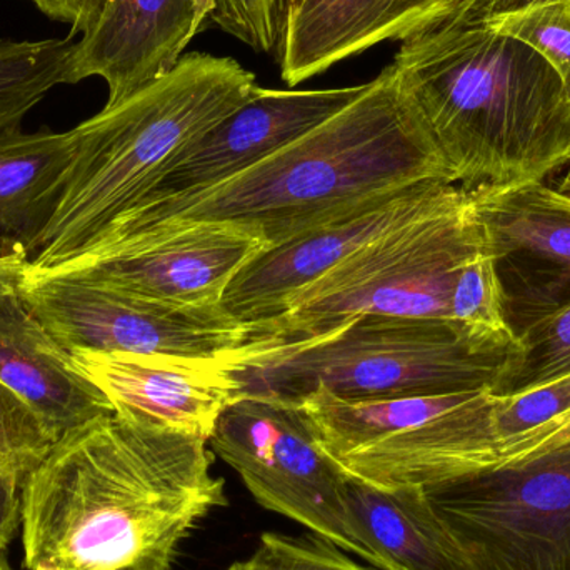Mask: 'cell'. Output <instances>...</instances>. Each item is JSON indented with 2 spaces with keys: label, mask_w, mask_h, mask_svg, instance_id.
<instances>
[{
  "label": "cell",
  "mask_w": 570,
  "mask_h": 570,
  "mask_svg": "<svg viewBox=\"0 0 570 570\" xmlns=\"http://www.w3.org/2000/svg\"><path fill=\"white\" fill-rule=\"evenodd\" d=\"M209 441L114 412L60 438L20 485L27 570H170L217 508Z\"/></svg>",
  "instance_id": "cell-1"
},
{
  "label": "cell",
  "mask_w": 570,
  "mask_h": 570,
  "mask_svg": "<svg viewBox=\"0 0 570 570\" xmlns=\"http://www.w3.org/2000/svg\"><path fill=\"white\" fill-rule=\"evenodd\" d=\"M428 183L454 177L389 66L354 102L279 153L203 193L130 210L94 246L187 224H226L271 249Z\"/></svg>",
  "instance_id": "cell-2"
},
{
  "label": "cell",
  "mask_w": 570,
  "mask_h": 570,
  "mask_svg": "<svg viewBox=\"0 0 570 570\" xmlns=\"http://www.w3.org/2000/svg\"><path fill=\"white\" fill-rule=\"evenodd\" d=\"M392 69L455 184L546 180L570 160V96L521 40L485 23L424 20Z\"/></svg>",
  "instance_id": "cell-3"
},
{
  "label": "cell",
  "mask_w": 570,
  "mask_h": 570,
  "mask_svg": "<svg viewBox=\"0 0 570 570\" xmlns=\"http://www.w3.org/2000/svg\"><path fill=\"white\" fill-rule=\"evenodd\" d=\"M254 89L256 76L236 59L189 53L163 79L73 127L62 196L30 267L53 269L86 253Z\"/></svg>",
  "instance_id": "cell-4"
},
{
  "label": "cell",
  "mask_w": 570,
  "mask_h": 570,
  "mask_svg": "<svg viewBox=\"0 0 570 570\" xmlns=\"http://www.w3.org/2000/svg\"><path fill=\"white\" fill-rule=\"evenodd\" d=\"M511 332L442 318L365 315L321 337L226 358L239 397L297 402L315 387L344 401L494 392L519 355Z\"/></svg>",
  "instance_id": "cell-5"
},
{
  "label": "cell",
  "mask_w": 570,
  "mask_h": 570,
  "mask_svg": "<svg viewBox=\"0 0 570 570\" xmlns=\"http://www.w3.org/2000/svg\"><path fill=\"white\" fill-rule=\"evenodd\" d=\"M481 250L471 194L458 184L434 209L375 237L298 292L279 317L249 325L243 348L298 344L365 315L451 321L455 277Z\"/></svg>",
  "instance_id": "cell-6"
},
{
  "label": "cell",
  "mask_w": 570,
  "mask_h": 570,
  "mask_svg": "<svg viewBox=\"0 0 570 570\" xmlns=\"http://www.w3.org/2000/svg\"><path fill=\"white\" fill-rule=\"evenodd\" d=\"M291 404L347 478L389 491L439 488L498 445L491 391L354 402L318 385Z\"/></svg>",
  "instance_id": "cell-7"
},
{
  "label": "cell",
  "mask_w": 570,
  "mask_h": 570,
  "mask_svg": "<svg viewBox=\"0 0 570 570\" xmlns=\"http://www.w3.org/2000/svg\"><path fill=\"white\" fill-rule=\"evenodd\" d=\"M471 570H570V432L534 429L429 489Z\"/></svg>",
  "instance_id": "cell-8"
},
{
  "label": "cell",
  "mask_w": 570,
  "mask_h": 570,
  "mask_svg": "<svg viewBox=\"0 0 570 570\" xmlns=\"http://www.w3.org/2000/svg\"><path fill=\"white\" fill-rule=\"evenodd\" d=\"M50 335L73 354H140L226 361L247 325L223 305L186 307L110 285L27 267L17 287Z\"/></svg>",
  "instance_id": "cell-9"
},
{
  "label": "cell",
  "mask_w": 570,
  "mask_h": 570,
  "mask_svg": "<svg viewBox=\"0 0 570 570\" xmlns=\"http://www.w3.org/2000/svg\"><path fill=\"white\" fill-rule=\"evenodd\" d=\"M209 445L263 508L372 566L348 525V478L318 445L297 405L244 395L224 409Z\"/></svg>",
  "instance_id": "cell-10"
},
{
  "label": "cell",
  "mask_w": 570,
  "mask_h": 570,
  "mask_svg": "<svg viewBox=\"0 0 570 570\" xmlns=\"http://www.w3.org/2000/svg\"><path fill=\"white\" fill-rule=\"evenodd\" d=\"M515 338L570 304V190L546 180L469 189Z\"/></svg>",
  "instance_id": "cell-11"
},
{
  "label": "cell",
  "mask_w": 570,
  "mask_h": 570,
  "mask_svg": "<svg viewBox=\"0 0 570 570\" xmlns=\"http://www.w3.org/2000/svg\"><path fill=\"white\" fill-rule=\"evenodd\" d=\"M267 249L226 224H187L90 247L49 273L82 277L186 307L220 305L246 264Z\"/></svg>",
  "instance_id": "cell-12"
},
{
  "label": "cell",
  "mask_w": 570,
  "mask_h": 570,
  "mask_svg": "<svg viewBox=\"0 0 570 570\" xmlns=\"http://www.w3.org/2000/svg\"><path fill=\"white\" fill-rule=\"evenodd\" d=\"M364 89L365 83L327 90L256 86L246 102L206 130L169 164L159 183L137 207L183 199L233 179L341 112Z\"/></svg>",
  "instance_id": "cell-13"
},
{
  "label": "cell",
  "mask_w": 570,
  "mask_h": 570,
  "mask_svg": "<svg viewBox=\"0 0 570 570\" xmlns=\"http://www.w3.org/2000/svg\"><path fill=\"white\" fill-rule=\"evenodd\" d=\"M455 186L421 184L264 250L234 277L220 305L247 327L279 317L298 292L375 237L434 209Z\"/></svg>",
  "instance_id": "cell-14"
},
{
  "label": "cell",
  "mask_w": 570,
  "mask_h": 570,
  "mask_svg": "<svg viewBox=\"0 0 570 570\" xmlns=\"http://www.w3.org/2000/svg\"><path fill=\"white\" fill-rule=\"evenodd\" d=\"M207 0H106L73 46L67 83L106 80V106L122 102L174 70L210 19Z\"/></svg>",
  "instance_id": "cell-15"
},
{
  "label": "cell",
  "mask_w": 570,
  "mask_h": 570,
  "mask_svg": "<svg viewBox=\"0 0 570 570\" xmlns=\"http://www.w3.org/2000/svg\"><path fill=\"white\" fill-rule=\"evenodd\" d=\"M72 361L114 412L207 441L224 409L239 399L226 361L140 354H73Z\"/></svg>",
  "instance_id": "cell-16"
},
{
  "label": "cell",
  "mask_w": 570,
  "mask_h": 570,
  "mask_svg": "<svg viewBox=\"0 0 570 570\" xmlns=\"http://www.w3.org/2000/svg\"><path fill=\"white\" fill-rule=\"evenodd\" d=\"M0 382L46 422L57 441L114 414L112 404L47 332L19 292H0Z\"/></svg>",
  "instance_id": "cell-17"
},
{
  "label": "cell",
  "mask_w": 570,
  "mask_h": 570,
  "mask_svg": "<svg viewBox=\"0 0 570 570\" xmlns=\"http://www.w3.org/2000/svg\"><path fill=\"white\" fill-rule=\"evenodd\" d=\"M431 0H292L277 62L298 86L384 40H401Z\"/></svg>",
  "instance_id": "cell-18"
},
{
  "label": "cell",
  "mask_w": 570,
  "mask_h": 570,
  "mask_svg": "<svg viewBox=\"0 0 570 570\" xmlns=\"http://www.w3.org/2000/svg\"><path fill=\"white\" fill-rule=\"evenodd\" d=\"M348 525L381 570H471L455 539L419 488L377 489L348 478Z\"/></svg>",
  "instance_id": "cell-19"
},
{
  "label": "cell",
  "mask_w": 570,
  "mask_h": 570,
  "mask_svg": "<svg viewBox=\"0 0 570 570\" xmlns=\"http://www.w3.org/2000/svg\"><path fill=\"white\" fill-rule=\"evenodd\" d=\"M73 153V132L0 134V259L32 263L56 214Z\"/></svg>",
  "instance_id": "cell-20"
},
{
  "label": "cell",
  "mask_w": 570,
  "mask_h": 570,
  "mask_svg": "<svg viewBox=\"0 0 570 570\" xmlns=\"http://www.w3.org/2000/svg\"><path fill=\"white\" fill-rule=\"evenodd\" d=\"M72 37L66 39H0V134L20 129L27 114L47 94L67 83Z\"/></svg>",
  "instance_id": "cell-21"
},
{
  "label": "cell",
  "mask_w": 570,
  "mask_h": 570,
  "mask_svg": "<svg viewBox=\"0 0 570 570\" xmlns=\"http://www.w3.org/2000/svg\"><path fill=\"white\" fill-rule=\"evenodd\" d=\"M518 358L492 392L511 397L570 374V304L546 315L519 337Z\"/></svg>",
  "instance_id": "cell-22"
},
{
  "label": "cell",
  "mask_w": 570,
  "mask_h": 570,
  "mask_svg": "<svg viewBox=\"0 0 570 570\" xmlns=\"http://www.w3.org/2000/svg\"><path fill=\"white\" fill-rule=\"evenodd\" d=\"M56 442L33 409L0 382V481L20 488Z\"/></svg>",
  "instance_id": "cell-23"
},
{
  "label": "cell",
  "mask_w": 570,
  "mask_h": 570,
  "mask_svg": "<svg viewBox=\"0 0 570 570\" xmlns=\"http://www.w3.org/2000/svg\"><path fill=\"white\" fill-rule=\"evenodd\" d=\"M548 60L570 96V0H551L484 22Z\"/></svg>",
  "instance_id": "cell-24"
},
{
  "label": "cell",
  "mask_w": 570,
  "mask_h": 570,
  "mask_svg": "<svg viewBox=\"0 0 570 570\" xmlns=\"http://www.w3.org/2000/svg\"><path fill=\"white\" fill-rule=\"evenodd\" d=\"M451 321L479 331L511 332L494 263L485 250L469 259L455 277Z\"/></svg>",
  "instance_id": "cell-25"
},
{
  "label": "cell",
  "mask_w": 570,
  "mask_h": 570,
  "mask_svg": "<svg viewBox=\"0 0 570 570\" xmlns=\"http://www.w3.org/2000/svg\"><path fill=\"white\" fill-rule=\"evenodd\" d=\"M239 564L243 570H381L361 564L334 542L312 532L298 538L267 532L249 561Z\"/></svg>",
  "instance_id": "cell-26"
},
{
  "label": "cell",
  "mask_w": 570,
  "mask_h": 570,
  "mask_svg": "<svg viewBox=\"0 0 570 570\" xmlns=\"http://www.w3.org/2000/svg\"><path fill=\"white\" fill-rule=\"evenodd\" d=\"M210 20L257 53L277 57L292 0H207Z\"/></svg>",
  "instance_id": "cell-27"
},
{
  "label": "cell",
  "mask_w": 570,
  "mask_h": 570,
  "mask_svg": "<svg viewBox=\"0 0 570 570\" xmlns=\"http://www.w3.org/2000/svg\"><path fill=\"white\" fill-rule=\"evenodd\" d=\"M569 411L570 374L511 397L495 395V441L501 444L528 434Z\"/></svg>",
  "instance_id": "cell-28"
},
{
  "label": "cell",
  "mask_w": 570,
  "mask_h": 570,
  "mask_svg": "<svg viewBox=\"0 0 570 570\" xmlns=\"http://www.w3.org/2000/svg\"><path fill=\"white\" fill-rule=\"evenodd\" d=\"M544 2H551V0H449L444 6L434 10V12L422 17L417 23L424 22V20H442V22L452 23H484L488 20L494 19V17L518 12V10L528 9V7L539 6V3Z\"/></svg>",
  "instance_id": "cell-29"
},
{
  "label": "cell",
  "mask_w": 570,
  "mask_h": 570,
  "mask_svg": "<svg viewBox=\"0 0 570 570\" xmlns=\"http://www.w3.org/2000/svg\"><path fill=\"white\" fill-rule=\"evenodd\" d=\"M43 16L70 27V37L94 26L106 0H29Z\"/></svg>",
  "instance_id": "cell-30"
},
{
  "label": "cell",
  "mask_w": 570,
  "mask_h": 570,
  "mask_svg": "<svg viewBox=\"0 0 570 570\" xmlns=\"http://www.w3.org/2000/svg\"><path fill=\"white\" fill-rule=\"evenodd\" d=\"M20 522V488L0 481V551L19 534Z\"/></svg>",
  "instance_id": "cell-31"
},
{
  "label": "cell",
  "mask_w": 570,
  "mask_h": 570,
  "mask_svg": "<svg viewBox=\"0 0 570 570\" xmlns=\"http://www.w3.org/2000/svg\"><path fill=\"white\" fill-rule=\"evenodd\" d=\"M29 263L16 259H0V292L16 291L22 283Z\"/></svg>",
  "instance_id": "cell-32"
},
{
  "label": "cell",
  "mask_w": 570,
  "mask_h": 570,
  "mask_svg": "<svg viewBox=\"0 0 570 570\" xmlns=\"http://www.w3.org/2000/svg\"><path fill=\"white\" fill-rule=\"evenodd\" d=\"M538 429H542V431L570 432V411L552 419L548 424L541 425Z\"/></svg>",
  "instance_id": "cell-33"
},
{
  "label": "cell",
  "mask_w": 570,
  "mask_h": 570,
  "mask_svg": "<svg viewBox=\"0 0 570 570\" xmlns=\"http://www.w3.org/2000/svg\"><path fill=\"white\" fill-rule=\"evenodd\" d=\"M0 570H16L12 568V564H10L7 551H0Z\"/></svg>",
  "instance_id": "cell-34"
},
{
  "label": "cell",
  "mask_w": 570,
  "mask_h": 570,
  "mask_svg": "<svg viewBox=\"0 0 570 570\" xmlns=\"http://www.w3.org/2000/svg\"><path fill=\"white\" fill-rule=\"evenodd\" d=\"M445 2H449V0H431V6H429L428 12H425L424 16H422V17L428 16V13L434 12V10H438L439 7L444 6ZM422 17H421V19H422ZM421 19H419V20H421ZM419 20H417V22H419ZM417 22H415V23H417ZM415 23H414V26H415Z\"/></svg>",
  "instance_id": "cell-35"
},
{
  "label": "cell",
  "mask_w": 570,
  "mask_h": 570,
  "mask_svg": "<svg viewBox=\"0 0 570 570\" xmlns=\"http://www.w3.org/2000/svg\"><path fill=\"white\" fill-rule=\"evenodd\" d=\"M566 190H570V160H569V174H568V180H566Z\"/></svg>",
  "instance_id": "cell-36"
},
{
  "label": "cell",
  "mask_w": 570,
  "mask_h": 570,
  "mask_svg": "<svg viewBox=\"0 0 570 570\" xmlns=\"http://www.w3.org/2000/svg\"><path fill=\"white\" fill-rule=\"evenodd\" d=\"M227 570H243V569H240V564H239V562H237V564L230 566V568Z\"/></svg>",
  "instance_id": "cell-37"
}]
</instances>
